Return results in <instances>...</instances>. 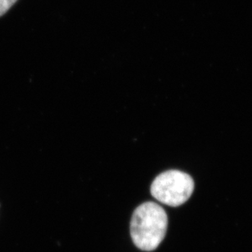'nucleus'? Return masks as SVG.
Wrapping results in <instances>:
<instances>
[{
	"label": "nucleus",
	"mask_w": 252,
	"mask_h": 252,
	"mask_svg": "<svg viewBox=\"0 0 252 252\" xmlns=\"http://www.w3.org/2000/svg\"><path fill=\"white\" fill-rule=\"evenodd\" d=\"M168 227L167 214L163 207L153 201L138 206L130 222V235L140 250L152 252L164 240Z\"/></svg>",
	"instance_id": "nucleus-1"
},
{
	"label": "nucleus",
	"mask_w": 252,
	"mask_h": 252,
	"mask_svg": "<svg viewBox=\"0 0 252 252\" xmlns=\"http://www.w3.org/2000/svg\"><path fill=\"white\" fill-rule=\"evenodd\" d=\"M194 190L192 178L180 170H168L158 175L151 185L154 198L167 206H180L190 198Z\"/></svg>",
	"instance_id": "nucleus-2"
},
{
	"label": "nucleus",
	"mask_w": 252,
	"mask_h": 252,
	"mask_svg": "<svg viewBox=\"0 0 252 252\" xmlns=\"http://www.w3.org/2000/svg\"><path fill=\"white\" fill-rule=\"evenodd\" d=\"M17 0H0V17L4 15Z\"/></svg>",
	"instance_id": "nucleus-3"
}]
</instances>
